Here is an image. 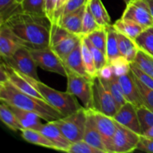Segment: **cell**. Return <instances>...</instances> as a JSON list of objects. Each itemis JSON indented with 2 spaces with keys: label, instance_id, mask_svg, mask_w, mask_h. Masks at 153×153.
<instances>
[{
  "label": "cell",
  "instance_id": "1",
  "mask_svg": "<svg viewBox=\"0 0 153 153\" xmlns=\"http://www.w3.org/2000/svg\"><path fill=\"white\" fill-rule=\"evenodd\" d=\"M19 40L28 49L49 47L52 22L46 16L17 13L5 22Z\"/></svg>",
  "mask_w": 153,
  "mask_h": 153
},
{
  "label": "cell",
  "instance_id": "2",
  "mask_svg": "<svg viewBox=\"0 0 153 153\" xmlns=\"http://www.w3.org/2000/svg\"><path fill=\"white\" fill-rule=\"evenodd\" d=\"M0 100L10 105L36 113L46 122H52L64 117L46 100L22 92L8 81L0 82Z\"/></svg>",
  "mask_w": 153,
  "mask_h": 153
},
{
  "label": "cell",
  "instance_id": "3",
  "mask_svg": "<svg viewBox=\"0 0 153 153\" xmlns=\"http://www.w3.org/2000/svg\"><path fill=\"white\" fill-rule=\"evenodd\" d=\"M30 83L42 94L49 105L62 114L64 117L75 113L82 108L76 99V96L70 93L62 92L53 89L40 80H36L26 76Z\"/></svg>",
  "mask_w": 153,
  "mask_h": 153
},
{
  "label": "cell",
  "instance_id": "4",
  "mask_svg": "<svg viewBox=\"0 0 153 153\" xmlns=\"http://www.w3.org/2000/svg\"><path fill=\"white\" fill-rule=\"evenodd\" d=\"M87 117V109L85 107H82L75 113L63 117L52 122L73 143L84 140Z\"/></svg>",
  "mask_w": 153,
  "mask_h": 153
},
{
  "label": "cell",
  "instance_id": "5",
  "mask_svg": "<svg viewBox=\"0 0 153 153\" xmlns=\"http://www.w3.org/2000/svg\"><path fill=\"white\" fill-rule=\"evenodd\" d=\"M67 70V92L73 94L82 101L86 109L93 108V80L69 69Z\"/></svg>",
  "mask_w": 153,
  "mask_h": 153
},
{
  "label": "cell",
  "instance_id": "6",
  "mask_svg": "<svg viewBox=\"0 0 153 153\" xmlns=\"http://www.w3.org/2000/svg\"><path fill=\"white\" fill-rule=\"evenodd\" d=\"M113 117L118 111L117 105L100 76L93 80V108Z\"/></svg>",
  "mask_w": 153,
  "mask_h": 153
},
{
  "label": "cell",
  "instance_id": "7",
  "mask_svg": "<svg viewBox=\"0 0 153 153\" xmlns=\"http://www.w3.org/2000/svg\"><path fill=\"white\" fill-rule=\"evenodd\" d=\"M1 61L10 67L16 69L19 73L36 80H40L37 73V65L28 48L22 46L11 56L1 58Z\"/></svg>",
  "mask_w": 153,
  "mask_h": 153
},
{
  "label": "cell",
  "instance_id": "8",
  "mask_svg": "<svg viewBox=\"0 0 153 153\" xmlns=\"http://www.w3.org/2000/svg\"><path fill=\"white\" fill-rule=\"evenodd\" d=\"M37 67L46 71L58 73L67 77V70L63 61L50 47L43 49H29Z\"/></svg>",
  "mask_w": 153,
  "mask_h": 153
},
{
  "label": "cell",
  "instance_id": "9",
  "mask_svg": "<svg viewBox=\"0 0 153 153\" xmlns=\"http://www.w3.org/2000/svg\"><path fill=\"white\" fill-rule=\"evenodd\" d=\"M122 18L139 24L143 29L153 26V16L147 0H130Z\"/></svg>",
  "mask_w": 153,
  "mask_h": 153
},
{
  "label": "cell",
  "instance_id": "10",
  "mask_svg": "<svg viewBox=\"0 0 153 153\" xmlns=\"http://www.w3.org/2000/svg\"><path fill=\"white\" fill-rule=\"evenodd\" d=\"M117 130L112 140V153H127L137 149L140 134L116 122Z\"/></svg>",
  "mask_w": 153,
  "mask_h": 153
},
{
  "label": "cell",
  "instance_id": "11",
  "mask_svg": "<svg viewBox=\"0 0 153 153\" xmlns=\"http://www.w3.org/2000/svg\"><path fill=\"white\" fill-rule=\"evenodd\" d=\"M88 110L94 117L108 153H112V140L117 130L116 121L112 117L108 116L94 109L91 108Z\"/></svg>",
  "mask_w": 153,
  "mask_h": 153
},
{
  "label": "cell",
  "instance_id": "12",
  "mask_svg": "<svg viewBox=\"0 0 153 153\" xmlns=\"http://www.w3.org/2000/svg\"><path fill=\"white\" fill-rule=\"evenodd\" d=\"M113 118L118 123L129 128L137 134H141L140 123L137 113V107L132 103L126 102L118 109Z\"/></svg>",
  "mask_w": 153,
  "mask_h": 153
},
{
  "label": "cell",
  "instance_id": "13",
  "mask_svg": "<svg viewBox=\"0 0 153 153\" xmlns=\"http://www.w3.org/2000/svg\"><path fill=\"white\" fill-rule=\"evenodd\" d=\"M1 64L4 66V68L5 70L7 81L10 82L15 88H16L22 92L45 100L42 94L30 83L25 75L19 73L16 69L10 67L3 61H1Z\"/></svg>",
  "mask_w": 153,
  "mask_h": 153
},
{
  "label": "cell",
  "instance_id": "14",
  "mask_svg": "<svg viewBox=\"0 0 153 153\" xmlns=\"http://www.w3.org/2000/svg\"><path fill=\"white\" fill-rule=\"evenodd\" d=\"M38 131L43 133L53 143L55 150L67 152L71 146V142L53 122H46V124H43Z\"/></svg>",
  "mask_w": 153,
  "mask_h": 153
},
{
  "label": "cell",
  "instance_id": "15",
  "mask_svg": "<svg viewBox=\"0 0 153 153\" xmlns=\"http://www.w3.org/2000/svg\"><path fill=\"white\" fill-rule=\"evenodd\" d=\"M117 77L126 101L132 103L137 108L143 105V101L133 78L131 69L128 73L121 75Z\"/></svg>",
  "mask_w": 153,
  "mask_h": 153
},
{
  "label": "cell",
  "instance_id": "16",
  "mask_svg": "<svg viewBox=\"0 0 153 153\" xmlns=\"http://www.w3.org/2000/svg\"><path fill=\"white\" fill-rule=\"evenodd\" d=\"M22 46L13 31L5 24L0 25V55L1 58L11 56Z\"/></svg>",
  "mask_w": 153,
  "mask_h": 153
},
{
  "label": "cell",
  "instance_id": "17",
  "mask_svg": "<svg viewBox=\"0 0 153 153\" xmlns=\"http://www.w3.org/2000/svg\"><path fill=\"white\" fill-rule=\"evenodd\" d=\"M82 40V37L70 32L67 35L60 38V40L51 43L49 47L55 52V53L61 58L64 60Z\"/></svg>",
  "mask_w": 153,
  "mask_h": 153
},
{
  "label": "cell",
  "instance_id": "18",
  "mask_svg": "<svg viewBox=\"0 0 153 153\" xmlns=\"http://www.w3.org/2000/svg\"><path fill=\"white\" fill-rule=\"evenodd\" d=\"M87 123L85 127V135H84V140L88 142L94 147L100 149L104 153H108L105 146L104 144L102 136L96 126L95 121L91 112L88 109H87Z\"/></svg>",
  "mask_w": 153,
  "mask_h": 153
},
{
  "label": "cell",
  "instance_id": "19",
  "mask_svg": "<svg viewBox=\"0 0 153 153\" xmlns=\"http://www.w3.org/2000/svg\"><path fill=\"white\" fill-rule=\"evenodd\" d=\"M86 4L64 16L61 19L58 25L62 26L70 32L82 37V21H83V16Z\"/></svg>",
  "mask_w": 153,
  "mask_h": 153
},
{
  "label": "cell",
  "instance_id": "20",
  "mask_svg": "<svg viewBox=\"0 0 153 153\" xmlns=\"http://www.w3.org/2000/svg\"><path fill=\"white\" fill-rule=\"evenodd\" d=\"M62 61L66 69H69V70H72L78 74L85 76V77L91 78L87 73L85 65H84L81 42Z\"/></svg>",
  "mask_w": 153,
  "mask_h": 153
},
{
  "label": "cell",
  "instance_id": "21",
  "mask_svg": "<svg viewBox=\"0 0 153 153\" xmlns=\"http://www.w3.org/2000/svg\"><path fill=\"white\" fill-rule=\"evenodd\" d=\"M8 105V104H7ZM12 111L16 115V118L19 121L23 128H31L39 130L43 124L40 122V117L32 111L24 110L20 108L8 105Z\"/></svg>",
  "mask_w": 153,
  "mask_h": 153
},
{
  "label": "cell",
  "instance_id": "22",
  "mask_svg": "<svg viewBox=\"0 0 153 153\" xmlns=\"http://www.w3.org/2000/svg\"><path fill=\"white\" fill-rule=\"evenodd\" d=\"M106 58L108 65H111L118 59L123 57L121 55L118 47L117 31L113 25L107 27V45H106Z\"/></svg>",
  "mask_w": 153,
  "mask_h": 153
},
{
  "label": "cell",
  "instance_id": "23",
  "mask_svg": "<svg viewBox=\"0 0 153 153\" xmlns=\"http://www.w3.org/2000/svg\"><path fill=\"white\" fill-rule=\"evenodd\" d=\"M117 42L121 55L129 64L134 63L138 52V48L134 43V40L117 31Z\"/></svg>",
  "mask_w": 153,
  "mask_h": 153
},
{
  "label": "cell",
  "instance_id": "24",
  "mask_svg": "<svg viewBox=\"0 0 153 153\" xmlns=\"http://www.w3.org/2000/svg\"><path fill=\"white\" fill-rule=\"evenodd\" d=\"M113 26L118 32L124 34L133 40L138 37L144 30L139 24L122 17L117 19L113 24Z\"/></svg>",
  "mask_w": 153,
  "mask_h": 153
},
{
  "label": "cell",
  "instance_id": "25",
  "mask_svg": "<svg viewBox=\"0 0 153 153\" xmlns=\"http://www.w3.org/2000/svg\"><path fill=\"white\" fill-rule=\"evenodd\" d=\"M100 78L101 79L102 82L103 83V85L110 91L111 94L114 97L117 105L118 108H120L127 101L126 100L125 97H124L120 84L119 81H118L117 76H116L114 73L113 76H111L108 79L101 77V76H100Z\"/></svg>",
  "mask_w": 153,
  "mask_h": 153
},
{
  "label": "cell",
  "instance_id": "26",
  "mask_svg": "<svg viewBox=\"0 0 153 153\" xmlns=\"http://www.w3.org/2000/svg\"><path fill=\"white\" fill-rule=\"evenodd\" d=\"M90 8L99 25L108 27L111 25V17L102 0H88Z\"/></svg>",
  "mask_w": 153,
  "mask_h": 153
},
{
  "label": "cell",
  "instance_id": "27",
  "mask_svg": "<svg viewBox=\"0 0 153 153\" xmlns=\"http://www.w3.org/2000/svg\"><path fill=\"white\" fill-rule=\"evenodd\" d=\"M0 119L3 123L13 131H22L23 127L16 118L8 105L5 102L0 100Z\"/></svg>",
  "mask_w": 153,
  "mask_h": 153
},
{
  "label": "cell",
  "instance_id": "28",
  "mask_svg": "<svg viewBox=\"0 0 153 153\" xmlns=\"http://www.w3.org/2000/svg\"><path fill=\"white\" fill-rule=\"evenodd\" d=\"M20 131L22 138L28 143L49 148V149H55L53 143L38 130L31 129V128H23Z\"/></svg>",
  "mask_w": 153,
  "mask_h": 153
},
{
  "label": "cell",
  "instance_id": "29",
  "mask_svg": "<svg viewBox=\"0 0 153 153\" xmlns=\"http://www.w3.org/2000/svg\"><path fill=\"white\" fill-rule=\"evenodd\" d=\"M22 12L21 3L16 0H0V25L5 23L10 17Z\"/></svg>",
  "mask_w": 153,
  "mask_h": 153
},
{
  "label": "cell",
  "instance_id": "30",
  "mask_svg": "<svg viewBox=\"0 0 153 153\" xmlns=\"http://www.w3.org/2000/svg\"><path fill=\"white\" fill-rule=\"evenodd\" d=\"M134 42L138 49L153 57V26L143 30Z\"/></svg>",
  "mask_w": 153,
  "mask_h": 153
},
{
  "label": "cell",
  "instance_id": "31",
  "mask_svg": "<svg viewBox=\"0 0 153 153\" xmlns=\"http://www.w3.org/2000/svg\"><path fill=\"white\" fill-rule=\"evenodd\" d=\"M81 45H82V59H83L85 70H86L88 75L92 79H94L96 76H98V71H97V68H96L95 62H94V59L92 53H91L89 47L88 46L87 43H85V41L84 40L82 37V41H81Z\"/></svg>",
  "mask_w": 153,
  "mask_h": 153
},
{
  "label": "cell",
  "instance_id": "32",
  "mask_svg": "<svg viewBox=\"0 0 153 153\" xmlns=\"http://www.w3.org/2000/svg\"><path fill=\"white\" fill-rule=\"evenodd\" d=\"M93 45L106 55L107 27H100L87 35Z\"/></svg>",
  "mask_w": 153,
  "mask_h": 153
},
{
  "label": "cell",
  "instance_id": "33",
  "mask_svg": "<svg viewBox=\"0 0 153 153\" xmlns=\"http://www.w3.org/2000/svg\"><path fill=\"white\" fill-rule=\"evenodd\" d=\"M133 64L138 67L142 71L153 78V57L143 51L138 49Z\"/></svg>",
  "mask_w": 153,
  "mask_h": 153
},
{
  "label": "cell",
  "instance_id": "34",
  "mask_svg": "<svg viewBox=\"0 0 153 153\" xmlns=\"http://www.w3.org/2000/svg\"><path fill=\"white\" fill-rule=\"evenodd\" d=\"M21 5L23 13L46 16L45 0H22Z\"/></svg>",
  "mask_w": 153,
  "mask_h": 153
},
{
  "label": "cell",
  "instance_id": "35",
  "mask_svg": "<svg viewBox=\"0 0 153 153\" xmlns=\"http://www.w3.org/2000/svg\"><path fill=\"white\" fill-rule=\"evenodd\" d=\"M100 27L101 26H100L99 24L97 23L92 12H91L88 1L86 4V7H85V10L83 16V21H82V37L88 35L90 33L95 31Z\"/></svg>",
  "mask_w": 153,
  "mask_h": 153
},
{
  "label": "cell",
  "instance_id": "36",
  "mask_svg": "<svg viewBox=\"0 0 153 153\" xmlns=\"http://www.w3.org/2000/svg\"><path fill=\"white\" fill-rule=\"evenodd\" d=\"M137 113L142 134L153 126V111L143 105L137 108Z\"/></svg>",
  "mask_w": 153,
  "mask_h": 153
},
{
  "label": "cell",
  "instance_id": "37",
  "mask_svg": "<svg viewBox=\"0 0 153 153\" xmlns=\"http://www.w3.org/2000/svg\"><path fill=\"white\" fill-rule=\"evenodd\" d=\"M83 39L85 41V43H87L88 46L89 47L90 50H91V53H92L93 57H94V62H95L96 68H97V71L99 72L101 71L104 67H105L108 65V61L107 58H106V55H105L103 52H102L100 49H97V47L94 46V45L91 43V42L90 41L89 39L88 38V37L86 36H83Z\"/></svg>",
  "mask_w": 153,
  "mask_h": 153
},
{
  "label": "cell",
  "instance_id": "38",
  "mask_svg": "<svg viewBox=\"0 0 153 153\" xmlns=\"http://www.w3.org/2000/svg\"><path fill=\"white\" fill-rule=\"evenodd\" d=\"M133 78L134 79L136 85L137 87L140 95L141 97L142 101H143V105L147 107L148 108L151 109L153 111V90L151 88H148L146 85H143L134 74H133Z\"/></svg>",
  "mask_w": 153,
  "mask_h": 153
},
{
  "label": "cell",
  "instance_id": "39",
  "mask_svg": "<svg viewBox=\"0 0 153 153\" xmlns=\"http://www.w3.org/2000/svg\"><path fill=\"white\" fill-rule=\"evenodd\" d=\"M88 1V0H69L66 3L65 5L64 6V7L60 10L59 13L55 16L53 23L58 24L60 21H61V19L64 16L69 14V13H72L74 10H77L78 8H79L82 6L85 5Z\"/></svg>",
  "mask_w": 153,
  "mask_h": 153
},
{
  "label": "cell",
  "instance_id": "40",
  "mask_svg": "<svg viewBox=\"0 0 153 153\" xmlns=\"http://www.w3.org/2000/svg\"><path fill=\"white\" fill-rule=\"evenodd\" d=\"M67 152L69 153H104L102 150L94 147L85 140H82L73 143Z\"/></svg>",
  "mask_w": 153,
  "mask_h": 153
},
{
  "label": "cell",
  "instance_id": "41",
  "mask_svg": "<svg viewBox=\"0 0 153 153\" xmlns=\"http://www.w3.org/2000/svg\"><path fill=\"white\" fill-rule=\"evenodd\" d=\"M130 69H131V72L143 84L146 85L148 88H151L153 90V78L149 76V75L146 74L143 71H142L138 67L135 65L134 64H130Z\"/></svg>",
  "mask_w": 153,
  "mask_h": 153
},
{
  "label": "cell",
  "instance_id": "42",
  "mask_svg": "<svg viewBox=\"0 0 153 153\" xmlns=\"http://www.w3.org/2000/svg\"><path fill=\"white\" fill-rule=\"evenodd\" d=\"M137 149L145 152L153 153V139L140 135Z\"/></svg>",
  "mask_w": 153,
  "mask_h": 153
},
{
  "label": "cell",
  "instance_id": "43",
  "mask_svg": "<svg viewBox=\"0 0 153 153\" xmlns=\"http://www.w3.org/2000/svg\"><path fill=\"white\" fill-rule=\"evenodd\" d=\"M58 0H45V12L46 16L51 21L52 23L54 22L55 10H56Z\"/></svg>",
  "mask_w": 153,
  "mask_h": 153
},
{
  "label": "cell",
  "instance_id": "44",
  "mask_svg": "<svg viewBox=\"0 0 153 153\" xmlns=\"http://www.w3.org/2000/svg\"><path fill=\"white\" fill-rule=\"evenodd\" d=\"M69 0H58V3H57V7H56V10H55V16L58 14V13L60 12V10L64 7V6L65 5L66 3ZM55 16H54V19H55Z\"/></svg>",
  "mask_w": 153,
  "mask_h": 153
},
{
  "label": "cell",
  "instance_id": "45",
  "mask_svg": "<svg viewBox=\"0 0 153 153\" xmlns=\"http://www.w3.org/2000/svg\"><path fill=\"white\" fill-rule=\"evenodd\" d=\"M141 135L143 136V137H147V138L153 139V126L152 127H150L149 129L146 130L144 133H143Z\"/></svg>",
  "mask_w": 153,
  "mask_h": 153
},
{
  "label": "cell",
  "instance_id": "46",
  "mask_svg": "<svg viewBox=\"0 0 153 153\" xmlns=\"http://www.w3.org/2000/svg\"><path fill=\"white\" fill-rule=\"evenodd\" d=\"M148 3H149V7H150L151 12H152V14L153 16V0H147Z\"/></svg>",
  "mask_w": 153,
  "mask_h": 153
},
{
  "label": "cell",
  "instance_id": "47",
  "mask_svg": "<svg viewBox=\"0 0 153 153\" xmlns=\"http://www.w3.org/2000/svg\"><path fill=\"white\" fill-rule=\"evenodd\" d=\"M123 1H125V2L126 3V4H127V3H128V2H129V1H130V0H123Z\"/></svg>",
  "mask_w": 153,
  "mask_h": 153
},
{
  "label": "cell",
  "instance_id": "48",
  "mask_svg": "<svg viewBox=\"0 0 153 153\" xmlns=\"http://www.w3.org/2000/svg\"><path fill=\"white\" fill-rule=\"evenodd\" d=\"M16 1H19V2H22V0H16Z\"/></svg>",
  "mask_w": 153,
  "mask_h": 153
}]
</instances>
